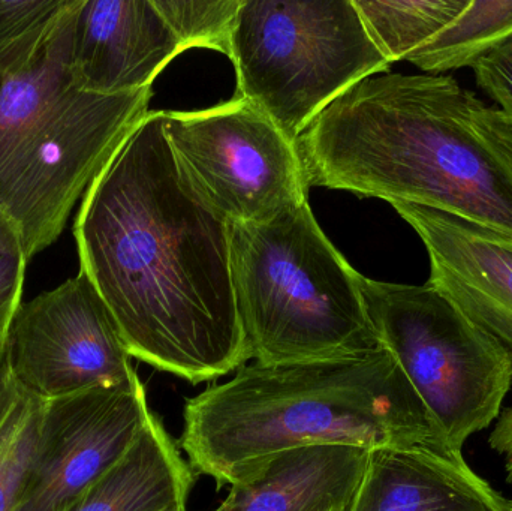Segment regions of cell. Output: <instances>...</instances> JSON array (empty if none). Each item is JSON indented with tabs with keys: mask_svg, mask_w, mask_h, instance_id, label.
Listing matches in <instances>:
<instances>
[{
	"mask_svg": "<svg viewBox=\"0 0 512 511\" xmlns=\"http://www.w3.org/2000/svg\"><path fill=\"white\" fill-rule=\"evenodd\" d=\"M489 446L504 458L507 480L512 485V407L502 410L490 434Z\"/></svg>",
	"mask_w": 512,
	"mask_h": 511,
	"instance_id": "cell-24",
	"label": "cell"
},
{
	"mask_svg": "<svg viewBox=\"0 0 512 511\" xmlns=\"http://www.w3.org/2000/svg\"><path fill=\"white\" fill-rule=\"evenodd\" d=\"M179 173L231 225L264 224L307 203L295 143L248 99L203 111H164Z\"/></svg>",
	"mask_w": 512,
	"mask_h": 511,
	"instance_id": "cell-8",
	"label": "cell"
},
{
	"mask_svg": "<svg viewBox=\"0 0 512 511\" xmlns=\"http://www.w3.org/2000/svg\"><path fill=\"white\" fill-rule=\"evenodd\" d=\"M231 273L249 357L259 365L378 350L360 273L319 227L309 201L264 224L231 227Z\"/></svg>",
	"mask_w": 512,
	"mask_h": 511,
	"instance_id": "cell-4",
	"label": "cell"
},
{
	"mask_svg": "<svg viewBox=\"0 0 512 511\" xmlns=\"http://www.w3.org/2000/svg\"><path fill=\"white\" fill-rule=\"evenodd\" d=\"M183 51L153 0H81L72 53L78 89L117 95L152 87Z\"/></svg>",
	"mask_w": 512,
	"mask_h": 511,
	"instance_id": "cell-12",
	"label": "cell"
},
{
	"mask_svg": "<svg viewBox=\"0 0 512 511\" xmlns=\"http://www.w3.org/2000/svg\"><path fill=\"white\" fill-rule=\"evenodd\" d=\"M243 0H153L174 35L189 48H210L230 57Z\"/></svg>",
	"mask_w": 512,
	"mask_h": 511,
	"instance_id": "cell-20",
	"label": "cell"
},
{
	"mask_svg": "<svg viewBox=\"0 0 512 511\" xmlns=\"http://www.w3.org/2000/svg\"><path fill=\"white\" fill-rule=\"evenodd\" d=\"M364 308L379 345L390 351L462 455L466 441L498 422L512 384V356L429 284L360 276Z\"/></svg>",
	"mask_w": 512,
	"mask_h": 511,
	"instance_id": "cell-6",
	"label": "cell"
},
{
	"mask_svg": "<svg viewBox=\"0 0 512 511\" xmlns=\"http://www.w3.org/2000/svg\"><path fill=\"white\" fill-rule=\"evenodd\" d=\"M414 228L430 260L427 284L512 356V239L430 207L391 203Z\"/></svg>",
	"mask_w": 512,
	"mask_h": 511,
	"instance_id": "cell-11",
	"label": "cell"
},
{
	"mask_svg": "<svg viewBox=\"0 0 512 511\" xmlns=\"http://www.w3.org/2000/svg\"><path fill=\"white\" fill-rule=\"evenodd\" d=\"M345 511H510L463 455L430 449H381Z\"/></svg>",
	"mask_w": 512,
	"mask_h": 511,
	"instance_id": "cell-13",
	"label": "cell"
},
{
	"mask_svg": "<svg viewBox=\"0 0 512 511\" xmlns=\"http://www.w3.org/2000/svg\"><path fill=\"white\" fill-rule=\"evenodd\" d=\"M477 86L512 123V36L474 66Z\"/></svg>",
	"mask_w": 512,
	"mask_h": 511,
	"instance_id": "cell-23",
	"label": "cell"
},
{
	"mask_svg": "<svg viewBox=\"0 0 512 511\" xmlns=\"http://www.w3.org/2000/svg\"><path fill=\"white\" fill-rule=\"evenodd\" d=\"M140 377L44 402L38 447L14 511H66L108 473L149 419Z\"/></svg>",
	"mask_w": 512,
	"mask_h": 511,
	"instance_id": "cell-10",
	"label": "cell"
},
{
	"mask_svg": "<svg viewBox=\"0 0 512 511\" xmlns=\"http://www.w3.org/2000/svg\"><path fill=\"white\" fill-rule=\"evenodd\" d=\"M369 453L346 446L282 453L252 479L231 486L215 511H345Z\"/></svg>",
	"mask_w": 512,
	"mask_h": 511,
	"instance_id": "cell-14",
	"label": "cell"
},
{
	"mask_svg": "<svg viewBox=\"0 0 512 511\" xmlns=\"http://www.w3.org/2000/svg\"><path fill=\"white\" fill-rule=\"evenodd\" d=\"M372 41L393 65L429 44L471 0H352Z\"/></svg>",
	"mask_w": 512,
	"mask_h": 511,
	"instance_id": "cell-18",
	"label": "cell"
},
{
	"mask_svg": "<svg viewBox=\"0 0 512 511\" xmlns=\"http://www.w3.org/2000/svg\"><path fill=\"white\" fill-rule=\"evenodd\" d=\"M295 147L309 188L430 207L512 239V123L451 75L366 78Z\"/></svg>",
	"mask_w": 512,
	"mask_h": 511,
	"instance_id": "cell-2",
	"label": "cell"
},
{
	"mask_svg": "<svg viewBox=\"0 0 512 511\" xmlns=\"http://www.w3.org/2000/svg\"><path fill=\"white\" fill-rule=\"evenodd\" d=\"M192 468L155 414L123 458L66 511H186Z\"/></svg>",
	"mask_w": 512,
	"mask_h": 511,
	"instance_id": "cell-15",
	"label": "cell"
},
{
	"mask_svg": "<svg viewBox=\"0 0 512 511\" xmlns=\"http://www.w3.org/2000/svg\"><path fill=\"white\" fill-rule=\"evenodd\" d=\"M81 0H69L41 44L0 72V158L74 89L72 53Z\"/></svg>",
	"mask_w": 512,
	"mask_h": 511,
	"instance_id": "cell-16",
	"label": "cell"
},
{
	"mask_svg": "<svg viewBox=\"0 0 512 511\" xmlns=\"http://www.w3.org/2000/svg\"><path fill=\"white\" fill-rule=\"evenodd\" d=\"M230 59L237 96L292 143L339 96L391 66L352 0H243Z\"/></svg>",
	"mask_w": 512,
	"mask_h": 511,
	"instance_id": "cell-5",
	"label": "cell"
},
{
	"mask_svg": "<svg viewBox=\"0 0 512 511\" xmlns=\"http://www.w3.org/2000/svg\"><path fill=\"white\" fill-rule=\"evenodd\" d=\"M5 353L17 386L44 402L123 386L138 375L110 309L81 272L21 303Z\"/></svg>",
	"mask_w": 512,
	"mask_h": 511,
	"instance_id": "cell-9",
	"label": "cell"
},
{
	"mask_svg": "<svg viewBox=\"0 0 512 511\" xmlns=\"http://www.w3.org/2000/svg\"><path fill=\"white\" fill-rule=\"evenodd\" d=\"M180 446L216 485L316 446L450 452L438 423L384 347L360 356L242 366L185 405Z\"/></svg>",
	"mask_w": 512,
	"mask_h": 511,
	"instance_id": "cell-3",
	"label": "cell"
},
{
	"mask_svg": "<svg viewBox=\"0 0 512 511\" xmlns=\"http://www.w3.org/2000/svg\"><path fill=\"white\" fill-rule=\"evenodd\" d=\"M11 372H9L8 362H6L5 348L0 350V402H2L3 395L11 383Z\"/></svg>",
	"mask_w": 512,
	"mask_h": 511,
	"instance_id": "cell-25",
	"label": "cell"
},
{
	"mask_svg": "<svg viewBox=\"0 0 512 511\" xmlns=\"http://www.w3.org/2000/svg\"><path fill=\"white\" fill-rule=\"evenodd\" d=\"M27 258L17 224L0 212V350L21 306Z\"/></svg>",
	"mask_w": 512,
	"mask_h": 511,
	"instance_id": "cell-22",
	"label": "cell"
},
{
	"mask_svg": "<svg viewBox=\"0 0 512 511\" xmlns=\"http://www.w3.org/2000/svg\"><path fill=\"white\" fill-rule=\"evenodd\" d=\"M152 87L99 95L74 87L0 158V212L27 258L56 242L77 201L149 116Z\"/></svg>",
	"mask_w": 512,
	"mask_h": 511,
	"instance_id": "cell-7",
	"label": "cell"
},
{
	"mask_svg": "<svg viewBox=\"0 0 512 511\" xmlns=\"http://www.w3.org/2000/svg\"><path fill=\"white\" fill-rule=\"evenodd\" d=\"M510 511H512V503L510 504Z\"/></svg>",
	"mask_w": 512,
	"mask_h": 511,
	"instance_id": "cell-26",
	"label": "cell"
},
{
	"mask_svg": "<svg viewBox=\"0 0 512 511\" xmlns=\"http://www.w3.org/2000/svg\"><path fill=\"white\" fill-rule=\"evenodd\" d=\"M69 0H0V72L29 56Z\"/></svg>",
	"mask_w": 512,
	"mask_h": 511,
	"instance_id": "cell-21",
	"label": "cell"
},
{
	"mask_svg": "<svg viewBox=\"0 0 512 511\" xmlns=\"http://www.w3.org/2000/svg\"><path fill=\"white\" fill-rule=\"evenodd\" d=\"M231 227L179 173L164 111L149 113L93 180L74 224L80 272L132 359L194 386L251 359L234 293Z\"/></svg>",
	"mask_w": 512,
	"mask_h": 511,
	"instance_id": "cell-1",
	"label": "cell"
},
{
	"mask_svg": "<svg viewBox=\"0 0 512 511\" xmlns=\"http://www.w3.org/2000/svg\"><path fill=\"white\" fill-rule=\"evenodd\" d=\"M512 36V0H471L465 11L406 62L424 74L474 68Z\"/></svg>",
	"mask_w": 512,
	"mask_h": 511,
	"instance_id": "cell-17",
	"label": "cell"
},
{
	"mask_svg": "<svg viewBox=\"0 0 512 511\" xmlns=\"http://www.w3.org/2000/svg\"><path fill=\"white\" fill-rule=\"evenodd\" d=\"M44 401L11 378L0 402V511H14L35 459Z\"/></svg>",
	"mask_w": 512,
	"mask_h": 511,
	"instance_id": "cell-19",
	"label": "cell"
}]
</instances>
